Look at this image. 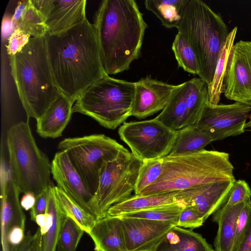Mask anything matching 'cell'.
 Wrapping results in <instances>:
<instances>
[{"label":"cell","instance_id":"6da1fadb","mask_svg":"<svg viewBox=\"0 0 251 251\" xmlns=\"http://www.w3.org/2000/svg\"><path fill=\"white\" fill-rule=\"evenodd\" d=\"M45 36L54 83L74 104L86 89L106 75L95 27L86 19L68 29Z\"/></svg>","mask_w":251,"mask_h":251},{"label":"cell","instance_id":"7a4b0ae2","mask_svg":"<svg viewBox=\"0 0 251 251\" xmlns=\"http://www.w3.org/2000/svg\"><path fill=\"white\" fill-rule=\"evenodd\" d=\"M105 75L128 70L140 55L148 27L134 0H104L94 17Z\"/></svg>","mask_w":251,"mask_h":251},{"label":"cell","instance_id":"3957f363","mask_svg":"<svg viewBox=\"0 0 251 251\" xmlns=\"http://www.w3.org/2000/svg\"><path fill=\"white\" fill-rule=\"evenodd\" d=\"M9 58L11 74L26 116L37 120L60 94L53 78L45 35L31 37Z\"/></svg>","mask_w":251,"mask_h":251},{"label":"cell","instance_id":"277c9868","mask_svg":"<svg viewBox=\"0 0 251 251\" xmlns=\"http://www.w3.org/2000/svg\"><path fill=\"white\" fill-rule=\"evenodd\" d=\"M161 175L137 195L176 192L205 183L235 181L234 167L229 154L216 151H202L162 158Z\"/></svg>","mask_w":251,"mask_h":251},{"label":"cell","instance_id":"5b68a950","mask_svg":"<svg viewBox=\"0 0 251 251\" xmlns=\"http://www.w3.org/2000/svg\"><path fill=\"white\" fill-rule=\"evenodd\" d=\"M176 28L195 53L199 76L207 86L214 75L221 50L229 32L222 17L200 0H187Z\"/></svg>","mask_w":251,"mask_h":251},{"label":"cell","instance_id":"8992f818","mask_svg":"<svg viewBox=\"0 0 251 251\" xmlns=\"http://www.w3.org/2000/svg\"><path fill=\"white\" fill-rule=\"evenodd\" d=\"M6 144L10 175L21 193L36 197L47 190L51 163L37 146L28 122L13 125L7 131Z\"/></svg>","mask_w":251,"mask_h":251},{"label":"cell","instance_id":"52a82bcc","mask_svg":"<svg viewBox=\"0 0 251 251\" xmlns=\"http://www.w3.org/2000/svg\"><path fill=\"white\" fill-rule=\"evenodd\" d=\"M135 82L105 75L86 89L75 102L73 113L89 116L114 129L131 116Z\"/></svg>","mask_w":251,"mask_h":251},{"label":"cell","instance_id":"ba28073f","mask_svg":"<svg viewBox=\"0 0 251 251\" xmlns=\"http://www.w3.org/2000/svg\"><path fill=\"white\" fill-rule=\"evenodd\" d=\"M142 164L125 148L114 159L103 163L98 188L89 203L97 219L106 216L113 205L131 197Z\"/></svg>","mask_w":251,"mask_h":251},{"label":"cell","instance_id":"9c48e42d","mask_svg":"<svg viewBox=\"0 0 251 251\" xmlns=\"http://www.w3.org/2000/svg\"><path fill=\"white\" fill-rule=\"evenodd\" d=\"M125 148L116 140L104 134H92L67 138L58 145L65 151L93 195L98 188L103 163L114 159Z\"/></svg>","mask_w":251,"mask_h":251},{"label":"cell","instance_id":"30bf717a","mask_svg":"<svg viewBox=\"0 0 251 251\" xmlns=\"http://www.w3.org/2000/svg\"><path fill=\"white\" fill-rule=\"evenodd\" d=\"M118 133L133 155L142 162L169 155L176 136V131L155 118L125 122L119 127Z\"/></svg>","mask_w":251,"mask_h":251},{"label":"cell","instance_id":"8fae6325","mask_svg":"<svg viewBox=\"0 0 251 251\" xmlns=\"http://www.w3.org/2000/svg\"><path fill=\"white\" fill-rule=\"evenodd\" d=\"M208 100L207 84L200 77L193 78L176 85L167 105L155 118L174 131L196 125Z\"/></svg>","mask_w":251,"mask_h":251},{"label":"cell","instance_id":"7c38bea8","mask_svg":"<svg viewBox=\"0 0 251 251\" xmlns=\"http://www.w3.org/2000/svg\"><path fill=\"white\" fill-rule=\"evenodd\" d=\"M251 106L238 102L229 104H212L208 101L195 125L213 141L244 132Z\"/></svg>","mask_w":251,"mask_h":251},{"label":"cell","instance_id":"4fadbf2b","mask_svg":"<svg viewBox=\"0 0 251 251\" xmlns=\"http://www.w3.org/2000/svg\"><path fill=\"white\" fill-rule=\"evenodd\" d=\"M225 84L227 99L251 106V41L234 44Z\"/></svg>","mask_w":251,"mask_h":251},{"label":"cell","instance_id":"5bb4252c","mask_svg":"<svg viewBox=\"0 0 251 251\" xmlns=\"http://www.w3.org/2000/svg\"><path fill=\"white\" fill-rule=\"evenodd\" d=\"M235 181H217L195 186L177 191L176 197L178 202L196 209L205 221L225 203Z\"/></svg>","mask_w":251,"mask_h":251},{"label":"cell","instance_id":"9a60e30c","mask_svg":"<svg viewBox=\"0 0 251 251\" xmlns=\"http://www.w3.org/2000/svg\"><path fill=\"white\" fill-rule=\"evenodd\" d=\"M51 174L60 189L93 215L89 206L93 195L65 151L55 153L51 162Z\"/></svg>","mask_w":251,"mask_h":251},{"label":"cell","instance_id":"2e32d148","mask_svg":"<svg viewBox=\"0 0 251 251\" xmlns=\"http://www.w3.org/2000/svg\"><path fill=\"white\" fill-rule=\"evenodd\" d=\"M135 84L131 116L139 119L163 110L176 86L149 76L141 78Z\"/></svg>","mask_w":251,"mask_h":251},{"label":"cell","instance_id":"e0dca14e","mask_svg":"<svg viewBox=\"0 0 251 251\" xmlns=\"http://www.w3.org/2000/svg\"><path fill=\"white\" fill-rule=\"evenodd\" d=\"M120 217L128 251H153L167 233L176 226L162 221Z\"/></svg>","mask_w":251,"mask_h":251},{"label":"cell","instance_id":"ac0fdd59","mask_svg":"<svg viewBox=\"0 0 251 251\" xmlns=\"http://www.w3.org/2000/svg\"><path fill=\"white\" fill-rule=\"evenodd\" d=\"M20 193L11 177L5 185H0L2 251H10L7 235L13 226L25 228V216L20 202Z\"/></svg>","mask_w":251,"mask_h":251},{"label":"cell","instance_id":"d6986e66","mask_svg":"<svg viewBox=\"0 0 251 251\" xmlns=\"http://www.w3.org/2000/svg\"><path fill=\"white\" fill-rule=\"evenodd\" d=\"M86 0H52L45 19L47 33L54 34L83 22L86 16Z\"/></svg>","mask_w":251,"mask_h":251},{"label":"cell","instance_id":"ffe728a7","mask_svg":"<svg viewBox=\"0 0 251 251\" xmlns=\"http://www.w3.org/2000/svg\"><path fill=\"white\" fill-rule=\"evenodd\" d=\"M96 251H128L122 219L119 216H106L97 219L88 233Z\"/></svg>","mask_w":251,"mask_h":251},{"label":"cell","instance_id":"44dd1931","mask_svg":"<svg viewBox=\"0 0 251 251\" xmlns=\"http://www.w3.org/2000/svg\"><path fill=\"white\" fill-rule=\"evenodd\" d=\"M73 106L70 100L60 93L36 120L38 134L43 138H55L61 136L71 119Z\"/></svg>","mask_w":251,"mask_h":251},{"label":"cell","instance_id":"7402d4cb","mask_svg":"<svg viewBox=\"0 0 251 251\" xmlns=\"http://www.w3.org/2000/svg\"><path fill=\"white\" fill-rule=\"evenodd\" d=\"M213 250L200 234L191 229L174 226L153 251H212Z\"/></svg>","mask_w":251,"mask_h":251},{"label":"cell","instance_id":"603a6c76","mask_svg":"<svg viewBox=\"0 0 251 251\" xmlns=\"http://www.w3.org/2000/svg\"><path fill=\"white\" fill-rule=\"evenodd\" d=\"M246 203L222 206L214 213L213 221L218 226L214 244L216 251H232L237 220Z\"/></svg>","mask_w":251,"mask_h":251},{"label":"cell","instance_id":"cb8c5ba5","mask_svg":"<svg viewBox=\"0 0 251 251\" xmlns=\"http://www.w3.org/2000/svg\"><path fill=\"white\" fill-rule=\"evenodd\" d=\"M177 192L148 195H135L112 206L107 215L119 216L159 206L181 203L176 197Z\"/></svg>","mask_w":251,"mask_h":251},{"label":"cell","instance_id":"d4e9b609","mask_svg":"<svg viewBox=\"0 0 251 251\" xmlns=\"http://www.w3.org/2000/svg\"><path fill=\"white\" fill-rule=\"evenodd\" d=\"M234 27L229 33L226 42L220 52L211 83L208 85V101L212 104H218L222 94L225 90V80L237 33Z\"/></svg>","mask_w":251,"mask_h":251},{"label":"cell","instance_id":"484cf974","mask_svg":"<svg viewBox=\"0 0 251 251\" xmlns=\"http://www.w3.org/2000/svg\"><path fill=\"white\" fill-rule=\"evenodd\" d=\"M212 139L195 125L187 126L176 131L174 145L169 155H176L202 151Z\"/></svg>","mask_w":251,"mask_h":251},{"label":"cell","instance_id":"4316f807","mask_svg":"<svg viewBox=\"0 0 251 251\" xmlns=\"http://www.w3.org/2000/svg\"><path fill=\"white\" fill-rule=\"evenodd\" d=\"M187 0H147L146 9L153 13L168 28H176Z\"/></svg>","mask_w":251,"mask_h":251},{"label":"cell","instance_id":"83f0119b","mask_svg":"<svg viewBox=\"0 0 251 251\" xmlns=\"http://www.w3.org/2000/svg\"><path fill=\"white\" fill-rule=\"evenodd\" d=\"M54 185L52 184L48 190V203L47 212L52 218L51 225L42 235L41 251H55L63 221L66 217L56 201Z\"/></svg>","mask_w":251,"mask_h":251},{"label":"cell","instance_id":"f1b7e54d","mask_svg":"<svg viewBox=\"0 0 251 251\" xmlns=\"http://www.w3.org/2000/svg\"><path fill=\"white\" fill-rule=\"evenodd\" d=\"M54 190L57 203L64 213L74 219L88 233L93 227L96 218L82 208L57 186H54Z\"/></svg>","mask_w":251,"mask_h":251},{"label":"cell","instance_id":"f546056e","mask_svg":"<svg viewBox=\"0 0 251 251\" xmlns=\"http://www.w3.org/2000/svg\"><path fill=\"white\" fill-rule=\"evenodd\" d=\"M185 206L182 203H176L125 214L119 216L165 222L177 226L179 215Z\"/></svg>","mask_w":251,"mask_h":251},{"label":"cell","instance_id":"4dcf8cb0","mask_svg":"<svg viewBox=\"0 0 251 251\" xmlns=\"http://www.w3.org/2000/svg\"><path fill=\"white\" fill-rule=\"evenodd\" d=\"M172 49L179 67L189 73L199 75L195 53L187 40L180 32L176 35Z\"/></svg>","mask_w":251,"mask_h":251},{"label":"cell","instance_id":"1f68e13d","mask_svg":"<svg viewBox=\"0 0 251 251\" xmlns=\"http://www.w3.org/2000/svg\"><path fill=\"white\" fill-rule=\"evenodd\" d=\"M16 29L28 34L31 37L44 36L48 32L44 18L33 6L30 0H28L25 12Z\"/></svg>","mask_w":251,"mask_h":251},{"label":"cell","instance_id":"d6a6232c","mask_svg":"<svg viewBox=\"0 0 251 251\" xmlns=\"http://www.w3.org/2000/svg\"><path fill=\"white\" fill-rule=\"evenodd\" d=\"M84 230L72 218L66 216L58 240L57 251H75Z\"/></svg>","mask_w":251,"mask_h":251},{"label":"cell","instance_id":"836d02e7","mask_svg":"<svg viewBox=\"0 0 251 251\" xmlns=\"http://www.w3.org/2000/svg\"><path fill=\"white\" fill-rule=\"evenodd\" d=\"M163 170L162 158L143 162L134 191L135 195H139L152 184L161 175Z\"/></svg>","mask_w":251,"mask_h":251},{"label":"cell","instance_id":"e575fe53","mask_svg":"<svg viewBox=\"0 0 251 251\" xmlns=\"http://www.w3.org/2000/svg\"><path fill=\"white\" fill-rule=\"evenodd\" d=\"M251 189L244 180H236L229 192L227 199L222 205L231 207L235 205L251 201Z\"/></svg>","mask_w":251,"mask_h":251},{"label":"cell","instance_id":"d590c367","mask_svg":"<svg viewBox=\"0 0 251 251\" xmlns=\"http://www.w3.org/2000/svg\"><path fill=\"white\" fill-rule=\"evenodd\" d=\"M204 222L196 209L185 205L179 215L177 226L192 229L200 227Z\"/></svg>","mask_w":251,"mask_h":251},{"label":"cell","instance_id":"8d00e7d4","mask_svg":"<svg viewBox=\"0 0 251 251\" xmlns=\"http://www.w3.org/2000/svg\"><path fill=\"white\" fill-rule=\"evenodd\" d=\"M42 234L39 227L36 232L28 231L21 244L10 246V251H41Z\"/></svg>","mask_w":251,"mask_h":251},{"label":"cell","instance_id":"74e56055","mask_svg":"<svg viewBox=\"0 0 251 251\" xmlns=\"http://www.w3.org/2000/svg\"><path fill=\"white\" fill-rule=\"evenodd\" d=\"M31 37L29 35L20 29H15L8 38L6 48L8 56H12L21 50L27 44Z\"/></svg>","mask_w":251,"mask_h":251},{"label":"cell","instance_id":"f35d334b","mask_svg":"<svg viewBox=\"0 0 251 251\" xmlns=\"http://www.w3.org/2000/svg\"><path fill=\"white\" fill-rule=\"evenodd\" d=\"M250 201L245 203L238 217L232 251H237L242 242L249 215Z\"/></svg>","mask_w":251,"mask_h":251},{"label":"cell","instance_id":"ab89813d","mask_svg":"<svg viewBox=\"0 0 251 251\" xmlns=\"http://www.w3.org/2000/svg\"><path fill=\"white\" fill-rule=\"evenodd\" d=\"M48 190L49 189L36 197L35 203L30 212L31 220L35 222L37 215L47 213L48 203Z\"/></svg>","mask_w":251,"mask_h":251},{"label":"cell","instance_id":"60d3db41","mask_svg":"<svg viewBox=\"0 0 251 251\" xmlns=\"http://www.w3.org/2000/svg\"><path fill=\"white\" fill-rule=\"evenodd\" d=\"M250 210L241 245L237 251H251V201Z\"/></svg>","mask_w":251,"mask_h":251},{"label":"cell","instance_id":"b9f144b4","mask_svg":"<svg viewBox=\"0 0 251 251\" xmlns=\"http://www.w3.org/2000/svg\"><path fill=\"white\" fill-rule=\"evenodd\" d=\"M25 228L20 226H13L9 231L7 240L10 246H17L23 241L25 234Z\"/></svg>","mask_w":251,"mask_h":251},{"label":"cell","instance_id":"7bdbcfd3","mask_svg":"<svg viewBox=\"0 0 251 251\" xmlns=\"http://www.w3.org/2000/svg\"><path fill=\"white\" fill-rule=\"evenodd\" d=\"M35 222L39 226L41 234L43 235L47 232L51 225V216L47 212L45 214L37 215Z\"/></svg>","mask_w":251,"mask_h":251},{"label":"cell","instance_id":"ee69618b","mask_svg":"<svg viewBox=\"0 0 251 251\" xmlns=\"http://www.w3.org/2000/svg\"><path fill=\"white\" fill-rule=\"evenodd\" d=\"M28 2V0L19 1L16 7L12 16V20L15 29L25 12Z\"/></svg>","mask_w":251,"mask_h":251},{"label":"cell","instance_id":"f6af8a7d","mask_svg":"<svg viewBox=\"0 0 251 251\" xmlns=\"http://www.w3.org/2000/svg\"><path fill=\"white\" fill-rule=\"evenodd\" d=\"M36 196L30 193L24 194L20 201L21 206L25 210L31 209L34 205Z\"/></svg>","mask_w":251,"mask_h":251},{"label":"cell","instance_id":"bcb514c9","mask_svg":"<svg viewBox=\"0 0 251 251\" xmlns=\"http://www.w3.org/2000/svg\"><path fill=\"white\" fill-rule=\"evenodd\" d=\"M15 30L14 26L12 17H3L2 24V35L3 37L7 36L9 33H12Z\"/></svg>","mask_w":251,"mask_h":251},{"label":"cell","instance_id":"7dc6e473","mask_svg":"<svg viewBox=\"0 0 251 251\" xmlns=\"http://www.w3.org/2000/svg\"><path fill=\"white\" fill-rule=\"evenodd\" d=\"M249 126L251 127V118H250V121L249 123Z\"/></svg>","mask_w":251,"mask_h":251},{"label":"cell","instance_id":"c3c4849f","mask_svg":"<svg viewBox=\"0 0 251 251\" xmlns=\"http://www.w3.org/2000/svg\"><path fill=\"white\" fill-rule=\"evenodd\" d=\"M212 251H215V250H214V249H213Z\"/></svg>","mask_w":251,"mask_h":251}]
</instances>
